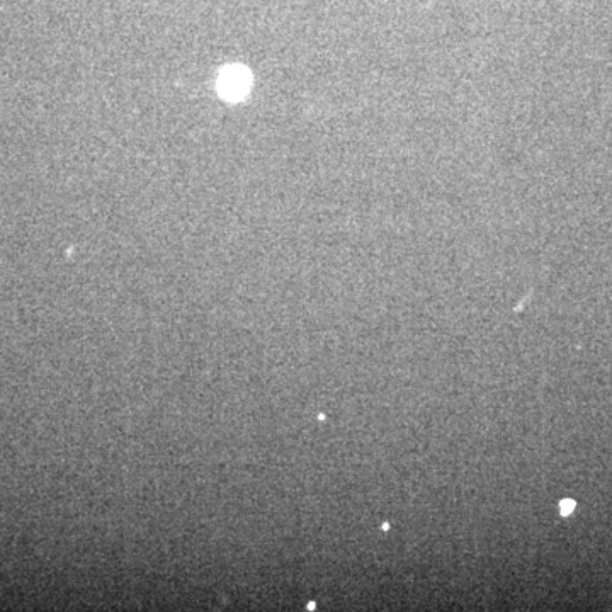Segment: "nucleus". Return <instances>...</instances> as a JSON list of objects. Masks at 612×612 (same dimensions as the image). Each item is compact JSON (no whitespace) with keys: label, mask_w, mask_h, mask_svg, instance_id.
<instances>
[{"label":"nucleus","mask_w":612,"mask_h":612,"mask_svg":"<svg viewBox=\"0 0 612 612\" xmlns=\"http://www.w3.org/2000/svg\"><path fill=\"white\" fill-rule=\"evenodd\" d=\"M218 87H220L221 96L227 97L228 101L242 99L250 87L249 70L240 65L225 68L218 80Z\"/></svg>","instance_id":"f257e3e1"},{"label":"nucleus","mask_w":612,"mask_h":612,"mask_svg":"<svg viewBox=\"0 0 612 612\" xmlns=\"http://www.w3.org/2000/svg\"><path fill=\"white\" fill-rule=\"evenodd\" d=\"M560 509L563 516H568V514H572L573 509H575V502H573V500H563L560 504Z\"/></svg>","instance_id":"f03ea898"}]
</instances>
